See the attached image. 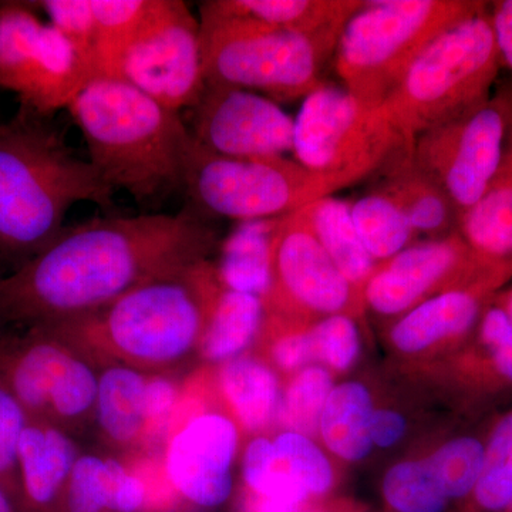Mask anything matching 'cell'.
Here are the masks:
<instances>
[{
    "instance_id": "32",
    "label": "cell",
    "mask_w": 512,
    "mask_h": 512,
    "mask_svg": "<svg viewBox=\"0 0 512 512\" xmlns=\"http://www.w3.org/2000/svg\"><path fill=\"white\" fill-rule=\"evenodd\" d=\"M485 512L510 511L512 505V413L495 426L485 446L483 470L473 491Z\"/></svg>"
},
{
    "instance_id": "9",
    "label": "cell",
    "mask_w": 512,
    "mask_h": 512,
    "mask_svg": "<svg viewBox=\"0 0 512 512\" xmlns=\"http://www.w3.org/2000/svg\"><path fill=\"white\" fill-rule=\"evenodd\" d=\"M293 121L296 161L345 187L412 150L379 107L366 106L343 87L322 84L303 99Z\"/></svg>"
},
{
    "instance_id": "27",
    "label": "cell",
    "mask_w": 512,
    "mask_h": 512,
    "mask_svg": "<svg viewBox=\"0 0 512 512\" xmlns=\"http://www.w3.org/2000/svg\"><path fill=\"white\" fill-rule=\"evenodd\" d=\"M373 413L372 397L363 384L349 382L333 387L319 421L323 443L342 460H363L373 447Z\"/></svg>"
},
{
    "instance_id": "1",
    "label": "cell",
    "mask_w": 512,
    "mask_h": 512,
    "mask_svg": "<svg viewBox=\"0 0 512 512\" xmlns=\"http://www.w3.org/2000/svg\"><path fill=\"white\" fill-rule=\"evenodd\" d=\"M214 245V231L188 211L64 228L0 278V322L29 329L99 311L158 275L207 259Z\"/></svg>"
},
{
    "instance_id": "38",
    "label": "cell",
    "mask_w": 512,
    "mask_h": 512,
    "mask_svg": "<svg viewBox=\"0 0 512 512\" xmlns=\"http://www.w3.org/2000/svg\"><path fill=\"white\" fill-rule=\"evenodd\" d=\"M315 359L332 369L348 370L360 352L356 323L349 316L333 315L323 318L309 329Z\"/></svg>"
},
{
    "instance_id": "11",
    "label": "cell",
    "mask_w": 512,
    "mask_h": 512,
    "mask_svg": "<svg viewBox=\"0 0 512 512\" xmlns=\"http://www.w3.org/2000/svg\"><path fill=\"white\" fill-rule=\"evenodd\" d=\"M94 79L92 67L30 2L0 3V89L15 93L20 107L52 117Z\"/></svg>"
},
{
    "instance_id": "30",
    "label": "cell",
    "mask_w": 512,
    "mask_h": 512,
    "mask_svg": "<svg viewBox=\"0 0 512 512\" xmlns=\"http://www.w3.org/2000/svg\"><path fill=\"white\" fill-rule=\"evenodd\" d=\"M350 214L357 234L375 261H389L416 238L402 212L375 191L350 204Z\"/></svg>"
},
{
    "instance_id": "33",
    "label": "cell",
    "mask_w": 512,
    "mask_h": 512,
    "mask_svg": "<svg viewBox=\"0 0 512 512\" xmlns=\"http://www.w3.org/2000/svg\"><path fill=\"white\" fill-rule=\"evenodd\" d=\"M383 495L397 512H443L448 503L426 461H404L390 468Z\"/></svg>"
},
{
    "instance_id": "20",
    "label": "cell",
    "mask_w": 512,
    "mask_h": 512,
    "mask_svg": "<svg viewBox=\"0 0 512 512\" xmlns=\"http://www.w3.org/2000/svg\"><path fill=\"white\" fill-rule=\"evenodd\" d=\"M380 171L383 178L375 192L393 202L416 235H430L436 239L450 231L454 221H458L446 192L414 163L412 150L400 154Z\"/></svg>"
},
{
    "instance_id": "8",
    "label": "cell",
    "mask_w": 512,
    "mask_h": 512,
    "mask_svg": "<svg viewBox=\"0 0 512 512\" xmlns=\"http://www.w3.org/2000/svg\"><path fill=\"white\" fill-rule=\"evenodd\" d=\"M342 188L296 160L215 156L194 141L183 190L207 214L248 222L285 217Z\"/></svg>"
},
{
    "instance_id": "40",
    "label": "cell",
    "mask_w": 512,
    "mask_h": 512,
    "mask_svg": "<svg viewBox=\"0 0 512 512\" xmlns=\"http://www.w3.org/2000/svg\"><path fill=\"white\" fill-rule=\"evenodd\" d=\"M481 340L495 370L512 382V318L500 306L488 309L481 320Z\"/></svg>"
},
{
    "instance_id": "39",
    "label": "cell",
    "mask_w": 512,
    "mask_h": 512,
    "mask_svg": "<svg viewBox=\"0 0 512 512\" xmlns=\"http://www.w3.org/2000/svg\"><path fill=\"white\" fill-rule=\"evenodd\" d=\"M183 393L170 376L148 375L146 387L147 441L157 437L161 430L171 429V424ZM146 441V443H147Z\"/></svg>"
},
{
    "instance_id": "19",
    "label": "cell",
    "mask_w": 512,
    "mask_h": 512,
    "mask_svg": "<svg viewBox=\"0 0 512 512\" xmlns=\"http://www.w3.org/2000/svg\"><path fill=\"white\" fill-rule=\"evenodd\" d=\"M150 503L143 476L116 457L82 453L64 495L63 512H141Z\"/></svg>"
},
{
    "instance_id": "7",
    "label": "cell",
    "mask_w": 512,
    "mask_h": 512,
    "mask_svg": "<svg viewBox=\"0 0 512 512\" xmlns=\"http://www.w3.org/2000/svg\"><path fill=\"white\" fill-rule=\"evenodd\" d=\"M500 53L490 16L478 12L437 37L379 109L407 146L487 101Z\"/></svg>"
},
{
    "instance_id": "24",
    "label": "cell",
    "mask_w": 512,
    "mask_h": 512,
    "mask_svg": "<svg viewBox=\"0 0 512 512\" xmlns=\"http://www.w3.org/2000/svg\"><path fill=\"white\" fill-rule=\"evenodd\" d=\"M298 212L352 288L365 289L376 271V261L357 234L349 202L332 195L313 201Z\"/></svg>"
},
{
    "instance_id": "12",
    "label": "cell",
    "mask_w": 512,
    "mask_h": 512,
    "mask_svg": "<svg viewBox=\"0 0 512 512\" xmlns=\"http://www.w3.org/2000/svg\"><path fill=\"white\" fill-rule=\"evenodd\" d=\"M119 80L167 109H192L205 89L200 20L180 0H150Z\"/></svg>"
},
{
    "instance_id": "18",
    "label": "cell",
    "mask_w": 512,
    "mask_h": 512,
    "mask_svg": "<svg viewBox=\"0 0 512 512\" xmlns=\"http://www.w3.org/2000/svg\"><path fill=\"white\" fill-rule=\"evenodd\" d=\"M83 451L76 437L46 421L29 419L19 443V474L32 512H63L64 495Z\"/></svg>"
},
{
    "instance_id": "41",
    "label": "cell",
    "mask_w": 512,
    "mask_h": 512,
    "mask_svg": "<svg viewBox=\"0 0 512 512\" xmlns=\"http://www.w3.org/2000/svg\"><path fill=\"white\" fill-rule=\"evenodd\" d=\"M271 357L276 366L285 372H301L315 360L309 330L288 332L274 340Z\"/></svg>"
},
{
    "instance_id": "6",
    "label": "cell",
    "mask_w": 512,
    "mask_h": 512,
    "mask_svg": "<svg viewBox=\"0 0 512 512\" xmlns=\"http://www.w3.org/2000/svg\"><path fill=\"white\" fill-rule=\"evenodd\" d=\"M478 12V3L458 0L365 2L336 46L343 89L366 106H382L437 37Z\"/></svg>"
},
{
    "instance_id": "3",
    "label": "cell",
    "mask_w": 512,
    "mask_h": 512,
    "mask_svg": "<svg viewBox=\"0 0 512 512\" xmlns=\"http://www.w3.org/2000/svg\"><path fill=\"white\" fill-rule=\"evenodd\" d=\"M47 119L20 107L0 123V255L18 266L59 237L73 205L113 202V188Z\"/></svg>"
},
{
    "instance_id": "2",
    "label": "cell",
    "mask_w": 512,
    "mask_h": 512,
    "mask_svg": "<svg viewBox=\"0 0 512 512\" xmlns=\"http://www.w3.org/2000/svg\"><path fill=\"white\" fill-rule=\"evenodd\" d=\"M222 289L217 266L201 259L136 286L99 311L46 328L99 369L167 375L198 355Z\"/></svg>"
},
{
    "instance_id": "22",
    "label": "cell",
    "mask_w": 512,
    "mask_h": 512,
    "mask_svg": "<svg viewBox=\"0 0 512 512\" xmlns=\"http://www.w3.org/2000/svg\"><path fill=\"white\" fill-rule=\"evenodd\" d=\"M222 8L274 28L338 46L346 23L363 0H220Z\"/></svg>"
},
{
    "instance_id": "25",
    "label": "cell",
    "mask_w": 512,
    "mask_h": 512,
    "mask_svg": "<svg viewBox=\"0 0 512 512\" xmlns=\"http://www.w3.org/2000/svg\"><path fill=\"white\" fill-rule=\"evenodd\" d=\"M218 386L239 426L259 433L278 416L281 387L274 370L251 356H239L222 363Z\"/></svg>"
},
{
    "instance_id": "43",
    "label": "cell",
    "mask_w": 512,
    "mask_h": 512,
    "mask_svg": "<svg viewBox=\"0 0 512 512\" xmlns=\"http://www.w3.org/2000/svg\"><path fill=\"white\" fill-rule=\"evenodd\" d=\"M500 59L512 70V0L498 3L491 16Z\"/></svg>"
},
{
    "instance_id": "21",
    "label": "cell",
    "mask_w": 512,
    "mask_h": 512,
    "mask_svg": "<svg viewBox=\"0 0 512 512\" xmlns=\"http://www.w3.org/2000/svg\"><path fill=\"white\" fill-rule=\"evenodd\" d=\"M147 373L126 366L99 369L94 426L104 441L119 450L146 444Z\"/></svg>"
},
{
    "instance_id": "26",
    "label": "cell",
    "mask_w": 512,
    "mask_h": 512,
    "mask_svg": "<svg viewBox=\"0 0 512 512\" xmlns=\"http://www.w3.org/2000/svg\"><path fill=\"white\" fill-rule=\"evenodd\" d=\"M264 301L249 293L222 289L202 336L198 356L207 363H227L254 343L265 325Z\"/></svg>"
},
{
    "instance_id": "37",
    "label": "cell",
    "mask_w": 512,
    "mask_h": 512,
    "mask_svg": "<svg viewBox=\"0 0 512 512\" xmlns=\"http://www.w3.org/2000/svg\"><path fill=\"white\" fill-rule=\"evenodd\" d=\"M46 13L50 25L59 30L96 74V20L92 0H40L30 2Z\"/></svg>"
},
{
    "instance_id": "5",
    "label": "cell",
    "mask_w": 512,
    "mask_h": 512,
    "mask_svg": "<svg viewBox=\"0 0 512 512\" xmlns=\"http://www.w3.org/2000/svg\"><path fill=\"white\" fill-rule=\"evenodd\" d=\"M202 70L208 86L264 93L271 100L306 99L322 86L320 69L336 50L328 43L201 3Z\"/></svg>"
},
{
    "instance_id": "29",
    "label": "cell",
    "mask_w": 512,
    "mask_h": 512,
    "mask_svg": "<svg viewBox=\"0 0 512 512\" xmlns=\"http://www.w3.org/2000/svg\"><path fill=\"white\" fill-rule=\"evenodd\" d=\"M97 77L119 80L120 64L136 37L150 0H92Z\"/></svg>"
},
{
    "instance_id": "17",
    "label": "cell",
    "mask_w": 512,
    "mask_h": 512,
    "mask_svg": "<svg viewBox=\"0 0 512 512\" xmlns=\"http://www.w3.org/2000/svg\"><path fill=\"white\" fill-rule=\"evenodd\" d=\"M474 252L460 235L410 245L370 276L363 299L384 316L402 315L439 295L461 274Z\"/></svg>"
},
{
    "instance_id": "16",
    "label": "cell",
    "mask_w": 512,
    "mask_h": 512,
    "mask_svg": "<svg viewBox=\"0 0 512 512\" xmlns=\"http://www.w3.org/2000/svg\"><path fill=\"white\" fill-rule=\"evenodd\" d=\"M237 423L217 412L192 413L171 431L164 474L175 494L198 508H217L231 497L237 458Z\"/></svg>"
},
{
    "instance_id": "4",
    "label": "cell",
    "mask_w": 512,
    "mask_h": 512,
    "mask_svg": "<svg viewBox=\"0 0 512 512\" xmlns=\"http://www.w3.org/2000/svg\"><path fill=\"white\" fill-rule=\"evenodd\" d=\"M89 161L138 201L184 188L194 138L180 113L123 80L97 77L70 104Z\"/></svg>"
},
{
    "instance_id": "23",
    "label": "cell",
    "mask_w": 512,
    "mask_h": 512,
    "mask_svg": "<svg viewBox=\"0 0 512 512\" xmlns=\"http://www.w3.org/2000/svg\"><path fill=\"white\" fill-rule=\"evenodd\" d=\"M481 298L477 292L453 288L421 302L393 326L390 339L394 348L417 353L457 338L473 328L480 316Z\"/></svg>"
},
{
    "instance_id": "15",
    "label": "cell",
    "mask_w": 512,
    "mask_h": 512,
    "mask_svg": "<svg viewBox=\"0 0 512 512\" xmlns=\"http://www.w3.org/2000/svg\"><path fill=\"white\" fill-rule=\"evenodd\" d=\"M355 289L340 274L298 211L276 218L271 237V288L265 309L340 315Z\"/></svg>"
},
{
    "instance_id": "34",
    "label": "cell",
    "mask_w": 512,
    "mask_h": 512,
    "mask_svg": "<svg viewBox=\"0 0 512 512\" xmlns=\"http://www.w3.org/2000/svg\"><path fill=\"white\" fill-rule=\"evenodd\" d=\"M485 446L473 437L448 441L426 461L448 500L473 494L483 470Z\"/></svg>"
},
{
    "instance_id": "36",
    "label": "cell",
    "mask_w": 512,
    "mask_h": 512,
    "mask_svg": "<svg viewBox=\"0 0 512 512\" xmlns=\"http://www.w3.org/2000/svg\"><path fill=\"white\" fill-rule=\"evenodd\" d=\"M28 421L22 404L0 377V485L29 510L20 483L18 460L20 437Z\"/></svg>"
},
{
    "instance_id": "31",
    "label": "cell",
    "mask_w": 512,
    "mask_h": 512,
    "mask_svg": "<svg viewBox=\"0 0 512 512\" xmlns=\"http://www.w3.org/2000/svg\"><path fill=\"white\" fill-rule=\"evenodd\" d=\"M332 390V376L325 367H305L282 394L276 420L284 431L311 436L319 429L320 416Z\"/></svg>"
},
{
    "instance_id": "14",
    "label": "cell",
    "mask_w": 512,
    "mask_h": 512,
    "mask_svg": "<svg viewBox=\"0 0 512 512\" xmlns=\"http://www.w3.org/2000/svg\"><path fill=\"white\" fill-rule=\"evenodd\" d=\"M191 110V136L215 156L285 157L295 121L274 100L232 87L205 84Z\"/></svg>"
},
{
    "instance_id": "45",
    "label": "cell",
    "mask_w": 512,
    "mask_h": 512,
    "mask_svg": "<svg viewBox=\"0 0 512 512\" xmlns=\"http://www.w3.org/2000/svg\"><path fill=\"white\" fill-rule=\"evenodd\" d=\"M500 308H503L512 318V291L505 295L503 306H500Z\"/></svg>"
},
{
    "instance_id": "46",
    "label": "cell",
    "mask_w": 512,
    "mask_h": 512,
    "mask_svg": "<svg viewBox=\"0 0 512 512\" xmlns=\"http://www.w3.org/2000/svg\"><path fill=\"white\" fill-rule=\"evenodd\" d=\"M510 512H512V505H511V508H510Z\"/></svg>"
},
{
    "instance_id": "44",
    "label": "cell",
    "mask_w": 512,
    "mask_h": 512,
    "mask_svg": "<svg viewBox=\"0 0 512 512\" xmlns=\"http://www.w3.org/2000/svg\"><path fill=\"white\" fill-rule=\"evenodd\" d=\"M0 512H30L0 485Z\"/></svg>"
},
{
    "instance_id": "42",
    "label": "cell",
    "mask_w": 512,
    "mask_h": 512,
    "mask_svg": "<svg viewBox=\"0 0 512 512\" xmlns=\"http://www.w3.org/2000/svg\"><path fill=\"white\" fill-rule=\"evenodd\" d=\"M407 423L402 414L393 410H375L370 424L373 444L380 448L393 447L406 434Z\"/></svg>"
},
{
    "instance_id": "13",
    "label": "cell",
    "mask_w": 512,
    "mask_h": 512,
    "mask_svg": "<svg viewBox=\"0 0 512 512\" xmlns=\"http://www.w3.org/2000/svg\"><path fill=\"white\" fill-rule=\"evenodd\" d=\"M505 138V104L487 100L414 141V163L443 188L458 221L490 190L503 161Z\"/></svg>"
},
{
    "instance_id": "28",
    "label": "cell",
    "mask_w": 512,
    "mask_h": 512,
    "mask_svg": "<svg viewBox=\"0 0 512 512\" xmlns=\"http://www.w3.org/2000/svg\"><path fill=\"white\" fill-rule=\"evenodd\" d=\"M275 220L242 222L222 247L217 266L221 285L229 291L264 299L271 288V237Z\"/></svg>"
},
{
    "instance_id": "10",
    "label": "cell",
    "mask_w": 512,
    "mask_h": 512,
    "mask_svg": "<svg viewBox=\"0 0 512 512\" xmlns=\"http://www.w3.org/2000/svg\"><path fill=\"white\" fill-rule=\"evenodd\" d=\"M0 377L29 419L74 437L94 423L99 367L46 326L0 339Z\"/></svg>"
},
{
    "instance_id": "35",
    "label": "cell",
    "mask_w": 512,
    "mask_h": 512,
    "mask_svg": "<svg viewBox=\"0 0 512 512\" xmlns=\"http://www.w3.org/2000/svg\"><path fill=\"white\" fill-rule=\"evenodd\" d=\"M272 441L282 466L306 488L309 495L328 493L333 485V468L308 436L282 431Z\"/></svg>"
}]
</instances>
